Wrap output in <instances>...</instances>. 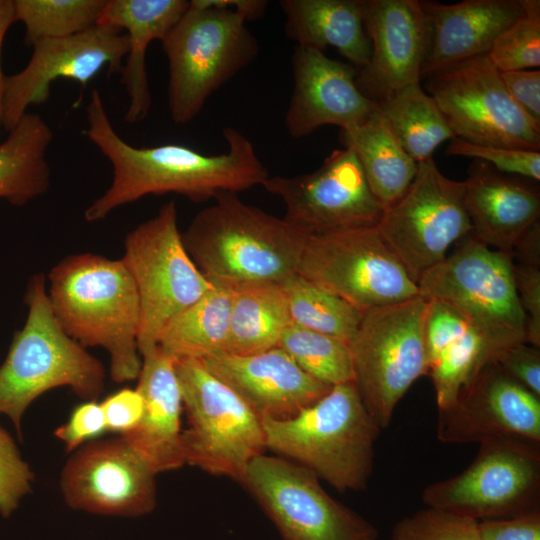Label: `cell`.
<instances>
[{"mask_svg":"<svg viewBox=\"0 0 540 540\" xmlns=\"http://www.w3.org/2000/svg\"><path fill=\"white\" fill-rule=\"evenodd\" d=\"M428 300V299H427ZM424 340L438 410L451 406L477 371L493 360L494 350L466 320L447 305L428 300Z\"/></svg>","mask_w":540,"mask_h":540,"instance_id":"cell-27","label":"cell"},{"mask_svg":"<svg viewBox=\"0 0 540 540\" xmlns=\"http://www.w3.org/2000/svg\"><path fill=\"white\" fill-rule=\"evenodd\" d=\"M500 77L513 100L540 127V70L500 72Z\"/></svg>","mask_w":540,"mask_h":540,"instance_id":"cell-46","label":"cell"},{"mask_svg":"<svg viewBox=\"0 0 540 540\" xmlns=\"http://www.w3.org/2000/svg\"><path fill=\"white\" fill-rule=\"evenodd\" d=\"M107 431V426L100 403L86 401L78 405L71 413L68 421L55 430L66 451H75L86 441L97 439Z\"/></svg>","mask_w":540,"mask_h":540,"instance_id":"cell-42","label":"cell"},{"mask_svg":"<svg viewBox=\"0 0 540 540\" xmlns=\"http://www.w3.org/2000/svg\"><path fill=\"white\" fill-rule=\"evenodd\" d=\"M130 272L139 298L140 355L158 346L169 322L214 285L189 256L178 228L174 201L131 230L121 259Z\"/></svg>","mask_w":540,"mask_h":540,"instance_id":"cell-10","label":"cell"},{"mask_svg":"<svg viewBox=\"0 0 540 540\" xmlns=\"http://www.w3.org/2000/svg\"><path fill=\"white\" fill-rule=\"evenodd\" d=\"M495 361L509 376L540 397V350L527 342L498 350Z\"/></svg>","mask_w":540,"mask_h":540,"instance_id":"cell-41","label":"cell"},{"mask_svg":"<svg viewBox=\"0 0 540 540\" xmlns=\"http://www.w3.org/2000/svg\"><path fill=\"white\" fill-rule=\"evenodd\" d=\"M363 12L371 52L355 82L363 95L379 103L420 83L429 26L418 0H363Z\"/></svg>","mask_w":540,"mask_h":540,"instance_id":"cell-20","label":"cell"},{"mask_svg":"<svg viewBox=\"0 0 540 540\" xmlns=\"http://www.w3.org/2000/svg\"><path fill=\"white\" fill-rule=\"evenodd\" d=\"M101 404L107 431L125 434L136 427L141 419L144 402L136 389L124 388Z\"/></svg>","mask_w":540,"mask_h":540,"instance_id":"cell-44","label":"cell"},{"mask_svg":"<svg viewBox=\"0 0 540 540\" xmlns=\"http://www.w3.org/2000/svg\"><path fill=\"white\" fill-rule=\"evenodd\" d=\"M53 131L38 113H26L0 142V199L24 206L51 184L47 152Z\"/></svg>","mask_w":540,"mask_h":540,"instance_id":"cell-30","label":"cell"},{"mask_svg":"<svg viewBox=\"0 0 540 540\" xmlns=\"http://www.w3.org/2000/svg\"><path fill=\"white\" fill-rule=\"evenodd\" d=\"M136 390L144 408L134 429L120 435L155 473L186 464L181 430L182 397L174 359L159 346L141 355Z\"/></svg>","mask_w":540,"mask_h":540,"instance_id":"cell-24","label":"cell"},{"mask_svg":"<svg viewBox=\"0 0 540 540\" xmlns=\"http://www.w3.org/2000/svg\"><path fill=\"white\" fill-rule=\"evenodd\" d=\"M24 301L26 321L0 365V414L12 421L20 437L24 412L43 393L67 386L79 397L95 401L105 381L102 363L58 323L42 273L29 280Z\"/></svg>","mask_w":540,"mask_h":540,"instance_id":"cell-5","label":"cell"},{"mask_svg":"<svg viewBox=\"0 0 540 540\" xmlns=\"http://www.w3.org/2000/svg\"><path fill=\"white\" fill-rule=\"evenodd\" d=\"M276 526L282 540H377L369 521L331 497L309 469L262 454L240 482Z\"/></svg>","mask_w":540,"mask_h":540,"instance_id":"cell-14","label":"cell"},{"mask_svg":"<svg viewBox=\"0 0 540 540\" xmlns=\"http://www.w3.org/2000/svg\"><path fill=\"white\" fill-rule=\"evenodd\" d=\"M189 8L187 0H106L97 25L126 30L128 52L121 83L129 98L124 120L136 124L151 108L146 52L154 40L162 41Z\"/></svg>","mask_w":540,"mask_h":540,"instance_id":"cell-26","label":"cell"},{"mask_svg":"<svg viewBox=\"0 0 540 540\" xmlns=\"http://www.w3.org/2000/svg\"><path fill=\"white\" fill-rule=\"evenodd\" d=\"M31 47L27 65L5 77L3 129L7 132L29 106L49 100L55 80L70 79L85 87L104 68L108 76L121 73L129 45L121 29L96 25L71 36L39 40Z\"/></svg>","mask_w":540,"mask_h":540,"instance_id":"cell-17","label":"cell"},{"mask_svg":"<svg viewBox=\"0 0 540 540\" xmlns=\"http://www.w3.org/2000/svg\"><path fill=\"white\" fill-rule=\"evenodd\" d=\"M246 20L227 8H189L161 41L168 59V107L185 125L208 98L257 56L259 45Z\"/></svg>","mask_w":540,"mask_h":540,"instance_id":"cell-6","label":"cell"},{"mask_svg":"<svg viewBox=\"0 0 540 540\" xmlns=\"http://www.w3.org/2000/svg\"><path fill=\"white\" fill-rule=\"evenodd\" d=\"M427 89L455 137L480 145L540 151V127L513 100L487 55L432 75Z\"/></svg>","mask_w":540,"mask_h":540,"instance_id":"cell-15","label":"cell"},{"mask_svg":"<svg viewBox=\"0 0 540 540\" xmlns=\"http://www.w3.org/2000/svg\"><path fill=\"white\" fill-rule=\"evenodd\" d=\"M308 234L284 218L223 193L182 233L184 246L214 285L283 284L297 274Z\"/></svg>","mask_w":540,"mask_h":540,"instance_id":"cell-3","label":"cell"},{"mask_svg":"<svg viewBox=\"0 0 540 540\" xmlns=\"http://www.w3.org/2000/svg\"><path fill=\"white\" fill-rule=\"evenodd\" d=\"M86 116L83 133L113 171L110 186L84 211L87 222L103 220L115 209L147 195L175 193L204 202L261 185L269 176L252 142L232 127L222 133L227 151L207 155L180 144H129L114 129L97 89L91 92Z\"/></svg>","mask_w":540,"mask_h":540,"instance_id":"cell-1","label":"cell"},{"mask_svg":"<svg viewBox=\"0 0 540 540\" xmlns=\"http://www.w3.org/2000/svg\"><path fill=\"white\" fill-rule=\"evenodd\" d=\"M515 286L526 317V342L540 347V266L515 263Z\"/></svg>","mask_w":540,"mask_h":540,"instance_id":"cell-43","label":"cell"},{"mask_svg":"<svg viewBox=\"0 0 540 540\" xmlns=\"http://www.w3.org/2000/svg\"><path fill=\"white\" fill-rule=\"evenodd\" d=\"M481 540H540V509L478 523Z\"/></svg>","mask_w":540,"mask_h":540,"instance_id":"cell-45","label":"cell"},{"mask_svg":"<svg viewBox=\"0 0 540 540\" xmlns=\"http://www.w3.org/2000/svg\"><path fill=\"white\" fill-rule=\"evenodd\" d=\"M519 1L523 15L497 38L487 54L500 72L540 66V1Z\"/></svg>","mask_w":540,"mask_h":540,"instance_id":"cell-37","label":"cell"},{"mask_svg":"<svg viewBox=\"0 0 540 540\" xmlns=\"http://www.w3.org/2000/svg\"><path fill=\"white\" fill-rule=\"evenodd\" d=\"M266 447L325 480L340 492L365 489L380 432L352 382L332 386L312 405L285 420H261Z\"/></svg>","mask_w":540,"mask_h":540,"instance_id":"cell-4","label":"cell"},{"mask_svg":"<svg viewBox=\"0 0 540 540\" xmlns=\"http://www.w3.org/2000/svg\"><path fill=\"white\" fill-rule=\"evenodd\" d=\"M293 91L285 126L302 138L326 125L356 126L378 108L356 85L355 69L324 52L296 46L291 58Z\"/></svg>","mask_w":540,"mask_h":540,"instance_id":"cell-21","label":"cell"},{"mask_svg":"<svg viewBox=\"0 0 540 540\" xmlns=\"http://www.w3.org/2000/svg\"><path fill=\"white\" fill-rule=\"evenodd\" d=\"M232 292L214 286L169 322L158 346L173 359L203 360L225 353Z\"/></svg>","mask_w":540,"mask_h":540,"instance_id":"cell-32","label":"cell"},{"mask_svg":"<svg viewBox=\"0 0 540 540\" xmlns=\"http://www.w3.org/2000/svg\"><path fill=\"white\" fill-rule=\"evenodd\" d=\"M513 265L511 254L490 248L469 234L452 254L427 271L417 286L423 298L458 313L496 353L526 342V317Z\"/></svg>","mask_w":540,"mask_h":540,"instance_id":"cell-7","label":"cell"},{"mask_svg":"<svg viewBox=\"0 0 540 540\" xmlns=\"http://www.w3.org/2000/svg\"><path fill=\"white\" fill-rule=\"evenodd\" d=\"M420 2L429 26V47L420 78L487 55L497 38L523 15L519 0Z\"/></svg>","mask_w":540,"mask_h":540,"instance_id":"cell-23","label":"cell"},{"mask_svg":"<svg viewBox=\"0 0 540 540\" xmlns=\"http://www.w3.org/2000/svg\"><path fill=\"white\" fill-rule=\"evenodd\" d=\"M261 186L283 201V218L308 235L374 227L385 211L356 155L345 147L333 150L313 172L268 176Z\"/></svg>","mask_w":540,"mask_h":540,"instance_id":"cell-16","label":"cell"},{"mask_svg":"<svg viewBox=\"0 0 540 540\" xmlns=\"http://www.w3.org/2000/svg\"><path fill=\"white\" fill-rule=\"evenodd\" d=\"M428 300L418 296L364 311L348 344L354 383L376 424L390 425L412 384L428 374L424 319Z\"/></svg>","mask_w":540,"mask_h":540,"instance_id":"cell-9","label":"cell"},{"mask_svg":"<svg viewBox=\"0 0 540 540\" xmlns=\"http://www.w3.org/2000/svg\"><path fill=\"white\" fill-rule=\"evenodd\" d=\"M47 294L64 331L83 347H102L110 376L123 383L138 378L140 304L134 280L121 259L94 253L65 257L49 272Z\"/></svg>","mask_w":540,"mask_h":540,"instance_id":"cell-2","label":"cell"},{"mask_svg":"<svg viewBox=\"0 0 540 540\" xmlns=\"http://www.w3.org/2000/svg\"><path fill=\"white\" fill-rule=\"evenodd\" d=\"M339 140L356 155L382 207L395 204L412 183L418 163L401 146L379 109L362 123L341 130Z\"/></svg>","mask_w":540,"mask_h":540,"instance_id":"cell-29","label":"cell"},{"mask_svg":"<svg viewBox=\"0 0 540 540\" xmlns=\"http://www.w3.org/2000/svg\"><path fill=\"white\" fill-rule=\"evenodd\" d=\"M463 182L471 234L488 247L511 254L519 238L539 222L538 190L479 160Z\"/></svg>","mask_w":540,"mask_h":540,"instance_id":"cell-25","label":"cell"},{"mask_svg":"<svg viewBox=\"0 0 540 540\" xmlns=\"http://www.w3.org/2000/svg\"><path fill=\"white\" fill-rule=\"evenodd\" d=\"M404 150L417 163L432 158L435 149L454 138L435 100L420 86H407L377 103Z\"/></svg>","mask_w":540,"mask_h":540,"instance_id":"cell-33","label":"cell"},{"mask_svg":"<svg viewBox=\"0 0 540 540\" xmlns=\"http://www.w3.org/2000/svg\"><path fill=\"white\" fill-rule=\"evenodd\" d=\"M14 22H16L14 0H0V135L3 129V103L6 77L1 66V51L4 37Z\"/></svg>","mask_w":540,"mask_h":540,"instance_id":"cell-49","label":"cell"},{"mask_svg":"<svg viewBox=\"0 0 540 540\" xmlns=\"http://www.w3.org/2000/svg\"><path fill=\"white\" fill-rule=\"evenodd\" d=\"M277 347L305 373L326 385L354 381L349 345L342 340L290 324Z\"/></svg>","mask_w":540,"mask_h":540,"instance_id":"cell-35","label":"cell"},{"mask_svg":"<svg viewBox=\"0 0 540 540\" xmlns=\"http://www.w3.org/2000/svg\"><path fill=\"white\" fill-rule=\"evenodd\" d=\"M282 287L291 324L351 342L364 311L298 274Z\"/></svg>","mask_w":540,"mask_h":540,"instance_id":"cell-34","label":"cell"},{"mask_svg":"<svg viewBox=\"0 0 540 540\" xmlns=\"http://www.w3.org/2000/svg\"><path fill=\"white\" fill-rule=\"evenodd\" d=\"M226 354L245 356L277 347L291 324L282 284L232 288Z\"/></svg>","mask_w":540,"mask_h":540,"instance_id":"cell-31","label":"cell"},{"mask_svg":"<svg viewBox=\"0 0 540 540\" xmlns=\"http://www.w3.org/2000/svg\"><path fill=\"white\" fill-rule=\"evenodd\" d=\"M437 436L447 444L494 439L540 443V397L491 360L461 389L451 406L438 410Z\"/></svg>","mask_w":540,"mask_h":540,"instance_id":"cell-19","label":"cell"},{"mask_svg":"<svg viewBox=\"0 0 540 540\" xmlns=\"http://www.w3.org/2000/svg\"><path fill=\"white\" fill-rule=\"evenodd\" d=\"M33 473L10 434L0 427V514L9 517L30 491Z\"/></svg>","mask_w":540,"mask_h":540,"instance_id":"cell-40","label":"cell"},{"mask_svg":"<svg viewBox=\"0 0 540 540\" xmlns=\"http://www.w3.org/2000/svg\"><path fill=\"white\" fill-rule=\"evenodd\" d=\"M106 0H14L16 21L25 27L24 43L62 38L97 25Z\"/></svg>","mask_w":540,"mask_h":540,"instance_id":"cell-36","label":"cell"},{"mask_svg":"<svg viewBox=\"0 0 540 540\" xmlns=\"http://www.w3.org/2000/svg\"><path fill=\"white\" fill-rule=\"evenodd\" d=\"M422 499L427 507L478 522L540 509V443L481 442L467 468L427 486Z\"/></svg>","mask_w":540,"mask_h":540,"instance_id":"cell-11","label":"cell"},{"mask_svg":"<svg viewBox=\"0 0 540 540\" xmlns=\"http://www.w3.org/2000/svg\"><path fill=\"white\" fill-rule=\"evenodd\" d=\"M190 2L201 7L212 6L234 10L246 21L262 17L268 6L266 0H191Z\"/></svg>","mask_w":540,"mask_h":540,"instance_id":"cell-47","label":"cell"},{"mask_svg":"<svg viewBox=\"0 0 540 540\" xmlns=\"http://www.w3.org/2000/svg\"><path fill=\"white\" fill-rule=\"evenodd\" d=\"M262 419L285 420L324 396L332 386L305 373L282 349L200 360Z\"/></svg>","mask_w":540,"mask_h":540,"instance_id":"cell-22","label":"cell"},{"mask_svg":"<svg viewBox=\"0 0 540 540\" xmlns=\"http://www.w3.org/2000/svg\"><path fill=\"white\" fill-rule=\"evenodd\" d=\"M297 274L362 311L421 296L377 226L308 235Z\"/></svg>","mask_w":540,"mask_h":540,"instance_id":"cell-13","label":"cell"},{"mask_svg":"<svg viewBox=\"0 0 540 540\" xmlns=\"http://www.w3.org/2000/svg\"><path fill=\"white\" fill-rule=\"evenodd\" d=\"M377 229L387 248L417 284L447 256L453 243L472 232L464 205V182L442 174L433 158L419 162L412 183L384 211Z\"/></svg>","mask_w":540,"mask_h":540,"instance_id":"cell-12","label":"cell"},{"mask_svg":"<svg viewBox=\"0 0 540 540\" xmlns=\"http://www.w3.org/2000/svg\"><path fill=\"white\" fill-rule=\"evenodd\" d=\"M478 521L427 507L398 521L391 540H481Z\"/></svg>","mask_w":540,"mask_h":540,"instance_id":"cell-38","label":"cell"},{"mask_svg":"<svg viewBox=\"0 0 540 540\" xmlns=\"http://www.w3.org/2000/svg\"><path fill=\"white\" fill-rule=\"evenodd\" d=\"M446 153L475 158L501 173H511L525 178L540 179V152L480 145L454 137Z\"/></svg>","mask_w":540,"mask_h":540,"instance_id":"cell-39","label":"cell"},{"mask_svg":"<svg viewBox=\"0 0 540 540\" xmlns=\"http://www.w3.org/2000/svg\"><path fill=\"white\" fill-rule=\"evenodd\" d=\"M518 263L540 266V223L532 225L517 241L512 252Z\"/></svg>","mask_w":540,"mask_h":540,"instance_id":"cell-48","label":"cell"},{"mask_svg":"<svg viewBox=\"0 0 540 540\" xmlns=\"http://www.w3.org/2000/svg\"><path fill=\"white\" fill-rule=\"evenodd\" d=\"M284 32L297 46L324 52L333 47L359 68L371 47L363 21V0H280Z\"/></svg>","mask_w":540,"mask_h":540,"instance_id":"cell-28","label":"cell"},{"mask_svg":"<svg viewBox=\"0 0 540 540\" xmlns=\"http://www.w3.org/2000/svg\"><path fill=\"white\" fill-rule=\"evenodd\" d=\"M156 474L121 437L75 450L60 475L66 504L88 513L138 517L156 506Z\"/></svg>","mask_w":540,"mask_h":540,"instance_id":"cell-18","label":"cell"},{"mask_svg":"<svg viewBox=\"0 0 540 540\" xmlns=\"http://www.w3.org/2000/svg\"><path fill=\"white\" fill-rule=\"evenodd\" d=\"M174 364L188 424L182 432L186 464L241 482L267 449L261 419L200 360Z\"/></svg>","mask_w":540,"mask_h":540,"instance_id":"cell-8","label":"cell"}]
</instances>
